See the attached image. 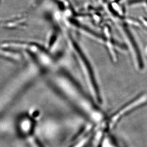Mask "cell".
I'll use <instances>...</instances> for the list:
<instances>
[]
</instances>
